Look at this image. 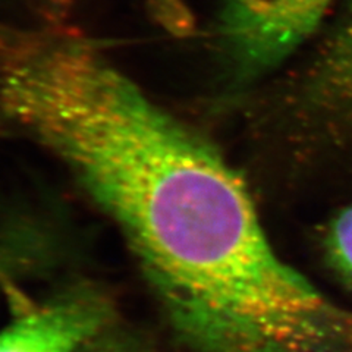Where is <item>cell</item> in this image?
Listing matches in <instances>:
<instances>
[{
  "label": "cell",
  "mask_w": 352,
  "mask_h": 352,
  "mask_svg": "<svg viewBox=\"0 0 352 352\" xmlns=\"http://www.w3.org/2000/svg\"><path fill=\"white\" fill-rule=\"evenodd\" d=\"M84 352H147L138 345L124 342V340H110V342H100L88 345Z\"/></svg>",
  "instance_id": "52a82bcc"
},
{
  "label": "cell",
  "mask_w": 352,
  "mask_h": 352,
  "mask_svg": "<svg viewBox=\"0 0 352 352\" xmlns=\"http://www.w3.org/2000/svg\"><path fill=\"white\" fill-rule=\"evenodd\" d=\"M0 104L116 225L186 352H329L345 317L270 244L244 181L94 43L0 24Z\"/></svg>",
  "instance_id": "6da1fadb"
},
{
  "label": "cell",
  "mask_w": 352,
  "mask_h": 352,
  "mask_svg": "<svg viewBox=\"0 0 352 352\" xmlns=\"http://www.w3.org/2000/svg\"><path fill=\"white\" fill-rule=\"evenodd\" d=\"M329 261L340 276L352 283V203L329 223L324 236Z\"/></svg>",
  "instance_id": "8992f818"
},
{
  "label": "cell",
  "mask_w": 352,
  "mask_h": 352,
  "mask_svg": "<svg viewBox=\"0 0 352 352\" xmlns=\"http://www.w3.org/2000/svg\"><path fill=\"white\" fill-rule=\"evenodd\" d=\"M112 317L106 295L80 286L32 307L0 330V352H82Z\"/></svg>",
  "instance_id": "277c9868"
},
{
  "label": "cell",
  "mask_w": 352,
  "mask_h": 352,
  "mask_svg": "<svg viewBox=\"0 0 352 352\" xmlns=\"http://www.w3.org/2000/svg\"><path fill=\"white\" fill-rule=\"evenodd\" d=\"M333 0H222L216 38L236 82L276 69L322 27Z\"/></svg>",
  "instance_id": "7a4b0ae2"
},
{
  "label": "cell",
  "mask_w": 352,
  "mask_h": 352,
  "mask_svg": "<svg viewBox=\"0 0 352 352\" xmlns=\"http://www.w3.org/2000/svg\"><path fill=\"white\" fill-rule=\"evenodd\" d=\"M294 118L326 144L352 142V0L294 87Z\"/></svg>",
  "instance_id": "3957f363"
},
{
  "label": "cell",
  "mask_w": 352,
  "mask_h": 352,
  "mask_svg": "<svg viewBox=\"0 0 352 352\" xmlns=\"http://www.w3.org/2000/svg\"><path fill=\"white\" fill-rule=\"evenodd\" d=\"M47 236L27 225L12 226L0 235V286L14 280L47 258Z\"/></svg>",
  "instance_id": "5b68a950"
}]
</instances>
